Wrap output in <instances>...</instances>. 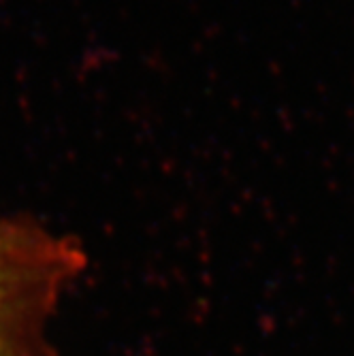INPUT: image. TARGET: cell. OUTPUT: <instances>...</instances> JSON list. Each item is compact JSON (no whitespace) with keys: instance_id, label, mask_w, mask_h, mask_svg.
<instances>
[{"instance_id":"6da1fadb","label":"cell","mask_w":354,"mask_h":356,"mask_svg":"<svg viewBox=\"0 0 354 356\" xmlns=\"http://www.w3.org/2000/svg\"><path fill=\"white\" fill-rule=\"evenodd\" d=\"M88 267L77 237L32 216H0V356H62L51 322Z\"/></svg>"}]
</instances>
